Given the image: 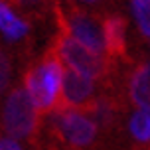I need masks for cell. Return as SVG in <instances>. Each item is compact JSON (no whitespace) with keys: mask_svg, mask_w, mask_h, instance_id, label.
I'll use <instances>...</instances> for the list:
<instances>
[{"mask_svg":"<svg viewBox=\"0 0 150 150\" xmlns=\"http://www.w3.org/2000/svg\"><path fill=\"white\" fill-rule=\"evenodd\" d=\"M63 73H65L63 65L55 57L44 59L28 73L24 89L28 91L38 111H50L57 103V97L61 95V85H63Z\"/></svg>","mask_w":150,"mask_h":150,"instance_id":"6da1fadb","label":"cell"},{"mask_svg":"<svg viewBox=\"0 0 150 150\" xmlns=\"http://www.w3.org/2000/svg\"><path fill=\"white\" fill-rule=\"evenodd\" d=\"M38 125V107L26 89H14L4 101L2 127L12 138H26Z\"/></svg>","mask_w":150,"mask_h":150,"instance_id":"7a4b0ae2","label":"cell"},{"mask_svg":"<svg viewBox=\"0 0 150 150\" xmlns=\"http://www.w3.org/2000/svg\"><path fill=\"white\" fill-rule=\"evenodd\" d=\"M57 53H59L61 61L67 65V69L83 73V75H87V77H91V79H97V77H101V75L105 73L107 65H105L103 55L89 50L87 45L79 44L71 36L61 38Z\"/></svg>","mask_w":150,"mask_h":150,"instance_id":"3957f363","label":"cell"},{"mask_svg":"<svg viewBox=\"0 0 150 150\" xmlns=\"http://www.w3.org/2000/svg\"><path fill=\"white\" fill-rule=\"evenodd\" d=\"M55 127L71 146H79V148L89 146L97 136V122L89 119L85 112L75 111V109L57 112Z\"/></svg>","mask_w":150,"mask_h":150,"instance_id":"277c9868","label":"cell"},{"mask_svg":"<svg viewBox=\"0 0 150 150\" xmlns=\"http://www.w3.org/2000/svg\"><path fill=\"white\" fill-rule=\"evenodd\" d=\"M67 36L77 40L79 44L87 45L89 50L97 53L107 52V40H105V26L99 24L97 18L85 12H71L65 18Z\"/></svg>","mask_w":150,"mask_h":150,"instance_id":"5b68a950","label":"cell"},{"mask_svg":"<svg viewBox=\"0 0 150 150\" xmlns=\"http://www.w3.org/2000/svg\"><path fill=\"white\" fill-rule=\"evenodd\" d=\"M95 79H91L83 73H77L73 69H67L63 73V85H61V97L67 107H83L87 105L95 95Z\"/></svg>","mask_w":150,"mask_h":150,"instance_id":"8992f818","label":"cell"},{"mask_svg":"<svg viewBox=\"0 0 150 150\" xmlns=\"http://www.w3.org/2000/svg\"><path fill=\"white\" fill-rule=\"evenodd\" d=\"M130 99L138 109L150 112V61L136 69L128 85Z\"/></svg>","mask_w":150,"mask_h":150,"instance_id":"52a82bcc","label":"cell"},{"mask_svg":"<svg viewBox=\"0 0 150 150\" xmlns=\"http://www.w3.org/2000/svg\"><path fill=\"white\" fill-rule=\"evenodd\" d=\"M0 34L10 42H18L28 34V24L2 0H0Z\"/></svg>","mask_w":150,"mask_h":150,"instance_id":"ba28073f","label":"cell"},{"mask_svg":"<svg viewBox=\"0 0 150 150\" xmlns=\"http://www.w3.org/2000/svg\"><path fill=\"white\" fill-rule=\"evenodd\" d=\"M105 40H107V52L117 55V53L125 52V44H127V24L119 16H111L105 20Z\"/></svg>","mask_w":150,"mask_h":150,"instance_id":"9c48e42d","label":"cell"},{"mask_svg":"<svg viewBox=\"0 0 150 150\" xmlns=\"http://www.w3.org/2000/svg\"><path fill=\"white\" fill-rule=\"evenodd\" d=\"M128 130L136 142L148 144L150 142V112L138 109L136 112L130 115V120H128Z\"/></svg>","mask_w":150,"mask_h":150,"instance_id":"30bf717a","label":"cell"},{"mask_svg":"<svg viewBox=\"0 0 150 150\" xmlns=\"http://www.w3.org/2000/svg\"><path fill=\"white\" fill-rule=\"evenodd\" d=\"M130 8L138 30L150 38V0H130Z\"/></svg>","mask_w":150,"mask_h":150,"instance_id":"8fae6325","label":"cell"},{"mask_svg":"<svg viewBox=\"0 0 150 150\" xmlns=\"http://www.w3.org/2000/svg\"><path fill=\"white\" fill-rule=\"evenodd\" d=\"M8 81H10V61L4 53L0 52V93L6 89Z\"/></svg>","mask_w":150,"mask_h":150,"instance_id":"7c38bea8","label":"cell"},{"mask_svg":"<svg viewBox=\"0 0 150 150\" xmlns=\"http://www.w3.org/2000/svg\"><path fill=\"white\" fill-rule=\"evenodd\" d=\"M0 150H22L18 138H12V136H4L0 138Z\"/></svg>","mask_w":150,"mask_h":150,"instance_id":"4fadbf2b","label":"cell"},{"mask_svg":"<svg viewBox=\"0 0 150 150\" xmlns=\"http://www.w3.org/2000/svg\"><path fill=\"white\" fill-rule=\"evenodd\" d=\"M20 4H24V6H32V4H38L40 0H18Z\"/></svg>","mask_w":150,"mask_h":150,"instance_id":"5bb4252c","label":"cell"},{"mask_svg":"<svg viewBox=\"0 0 150 150\" xmlns=\"http://www.w3.org/2000/svg\"><path fill=\"white\" fill-rule=\"evenodd\" d=\"M75 2H83V4H95L99 0H75Z\"/></svg>","mask_w":150,"mask_h":150,"instance_id":"9a60e30c","label":"cell"}]
</instances>
